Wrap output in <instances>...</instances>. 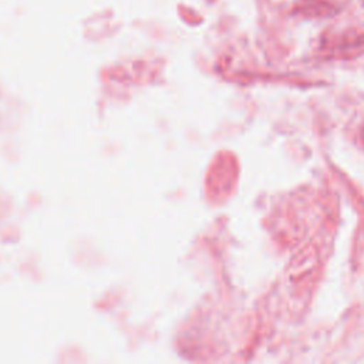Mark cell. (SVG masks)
<instances>
[{"label":"cell","mask_w":364,"mask_h":364,"mask_svg":"<svg viewBox=\"0 0 364 364\" xmlns=\"http://www.w3.org/2000/svg\"><path fill=\"white\" fill-rule=\"evenodd\" d=\"M347 0H304L300 11L313 16H331L343 10Z\"/></svg>","instance_id":"obj_1"}]
</instances>
